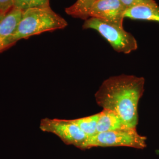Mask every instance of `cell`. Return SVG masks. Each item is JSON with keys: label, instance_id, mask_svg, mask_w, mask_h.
I'll return each instance as SVG.
<instances>
[{"label": "cell", "instance_id": "7a4b0ae2", "mask_svg": "<svg viewBox=\"0 0 159 159\" xmlns=\"http://www.w3.org/2000/svg\"><path fill=\"white\" fill-rule=\"evenodd\" d=\"M67 21L54 11L50 7L33 8L22 12L16 29L7 40L5 50L18 41L48 31L65 29Z\"/></svg>", "mask_w": 159, "mask_h": 159}, {"label": "cell", "instance_id": "4fadbf2b", "mask_svg": "<svg viewBox=\"0 0 159 159\" xmlns=\"http://www.w3.org/2000/svg\"><path fill=\"white\" fill-rule=\"evenodd\" d=\"M13 8V0H0V12L5 16Z\"/></svg>", "mask_w": 159, "mask_h": 159}, {"label": "cell", "instance_id": "ba28073f", "mask_svg": "<svg viewBox=\"0 0 159 159\" xmlns=\"http://www.w3.org/2000/svg\"><path fill=\"white\" fill-rule=\"evenodd\" d=\"M23 11L13 8L0 21V52L5 50L7 40L16 29Z\"/></svg>", "mask_w": 159, "mask_h": 159}, {"label": "cell", "instance_id": "30bf717a", "mask_svg": "<svg viewBox=\"0 0 159 159\" xmlns=\"http://www.w3.org/2000/svg\"><path fill=\"white\" fill-rule=\"evenodd\" d=\"M96 0H77L65 9L66 14L75 18L86 20L89 18V11Z\"/></svg>", "mask_w": 159, "mask_h": 159}, {"label": "cell", "instance_id": "6da1fadb", "mask_svg": "<svg viewBox=\"0 0 159 159\" xmlns=\"http://www.w3.org/2000/svg\"><path fill=\"white\" fill-rule=\"evenodd\" d=\"M143 77L122 74L102 82L95 94L97 104L117 114L131 129H136L139 102L144 93Z\"/></svg>", "mask_w": 159, "mask_h": 159}, {"label": "cell", "instance_id": "8fae6325", "mask_svg": "<svg viewBox=\"0 0 159 159\" xmlns=\"http://www.w3.org/2000/svg\"><path fill=\"white\" fill-rule=\"evenodd\" d=\"M98 119V113L90 116L74 119V123L88 137L93 136L97 133V126Z\"/></svg>", "mask_w": 159, "mask_h": 159}, {"label": "cell", "instance_id": "5b68a950", "mask_svg": "<svg viewBox=\"0 0 159 159\" xmlns=\"http://www.w3.org/2000/svg\"><path fill=\"white\" fill-rule=\"evenodd\" d=\"M40 129L54 134L63 142L83 150L88 136L83 132L73 120L46 118L41 120Z\"/></svg>", "mask_w": 159, "mask_h": 159}, {"label": "cell", "instance_id": "5bb4252c", "mask_svg": "<svg viewBox=\"0 0 159 159\" xmlns=\"http://www.w3.org/2000/svg\"><path fill=\"white\" fill-rule=\"evenodd\" d=\"M154 0H120L122 4L126 8V9L130 8L131 7L143 4L144 3H148Z\"/></svg>", "mask_w": 159, "mask_h": 159}, {"label": "cell", "instance_id": "7c38bea8", "mask_svg": "<svg viewBox=\"0 0 159 159\" xmlns=\"http://www.w3.org/2000/svg\"><path fill=\"white\" fill-rule=\"evenodd\" d=\"M50 0H13V8L24 11L33 8L48 7Z\"/></svg>", "mask_w": 159, "mask_h": 159}, {"label": "cell", "instance_id": "277c9868", "mask_svg": "<svg viewBox=\"0 0 159 159\" xmlns=\"http://www.w3.org/2000/svg\"><path fill=\"white\" fill-rule=\"evenodd\" d=\"M146 140V137L139 134L136 129L127 128L97 133L88 137L83 150L98 147H129L143 149L147 146Z\"/></svg>", "mask_w": 159, "mask_h": 159}, {"label": "cell", "instance_id": "52a82bcc", "mask_svg": "<svg viewBox=\"0 0 159 159\" xmlns=\"http://www.w3.org/2000/svg\"><path fill=\"white\" fill-rule=\"evenodd\" d=\"M125 17L133 20H145L159 23V6L155 1L128 8Z\"/></svg>", "mask_w": 159, "mask_h": 159}, {"label": "cell", "instance_id": "8992f818", "mask_svg": "<svg viewBox=\"0 0 159 159\" xmlns=\"http://www.w3.org/2000/svg\"><path fill=\"white\" fill-rule=\"evenodd\" d=\"M126 8L120 0H96L89 11V17L124 27Z\"/></svg>", "mask_w": 159, "mask_h": 159}, {"label": "cell", "instance_id": "3957f363", "mask_svg": "<svg viewBox=\"0 0 159 159\" xmlns=\"http://www.w3.org/2000/svg\"><path fill=\"white\" fill-rule=\"evenodd\" d=\"M83 28L96 31L117 52L128 54L138 48L136 39L124 27L89 17L84 21Z\"/></svg>", "mask_w": 159, "mask_h": 159}, {"label": "cell", "instance_id": "9a60e30c", "mask_svg": "<svg viewBox=\"0 0 159 159\" xmlns=\"http://www.w3.org/2000/svg\"><path fill=\"white\" fill-rule=\"evenodd\" d=\"M4 16L3 14H1V12H0V21L2 20V18L4 17Z\"/></svg>", "mask_w": 159, "mask_h": 159}, {"label": "cell", "instance_id": "9c48e42d", "mask_svg": "<svg viewBox=\"0 0 159 159\" xmlns=\"http://www.w3.org/2000/svg\"><path fill=\"white\" fill-rule=\"evenodd\" d=\"M129 128L119 116L112 110L103 109L98 113L97 133H103Z\"/></svg>", "mask_w": 159, "mask_h": 159}]
</instances>
